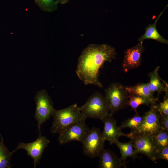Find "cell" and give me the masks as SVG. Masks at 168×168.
<instances>
[{"label": "cell", "mask_w": 168, "mask_h": 168, "mask_svg": "<svg viewBox=\"0 0 168 168\" xmlns=\"http://www.w3.org/2000/svg\"><path fill=\"white\" fill-rule=\"evenodd\" d=\"M117 54L115 48L109 44H89L78 58L76 70L77 76L86 85L103 87L99 77L100 69L105 62L115 59Z\"/></svg>", "instance_id": "6da1fadb"}, {"label": "cell", "mask_w": 168, "mask_h": 168, "mask_svg": "<svg viewBox=\"0 0 168 168\" xmlns=\"http://www.w3.org/2000/svg\"><path fill=\"white\" fill-rule=\"evenodd\" d=\"M51 116L53 121L50 131L52 133L59 134L73 124L85 120L77 104L59 110L54 108Z\"/></svg>", "instance_id": "7a4b0ae2"}, {"label": "cell", "mask_w": 168, "mask_h": 168, "mask_svg": "<svg viewBox=\"0 0 168 168\" xmlns=\"http://www.w3.org/2000/svg\"><path fill=\"white\" fill-rule=\"evenodd\" d=\"M83 118L98 119L102 121L110 115L109 107L105 97L100 92L92 94L86 102L79 107Z\"/></svg>", "instance_id": "3957f363"}, {"label": "cell", "mask_w": 168, "mask_h": 168, "mask_svg": "<svg viewBox=\"0 0 168 168\" xmlns=\"http://www.w3.org/2000/svg\"><path fill=\"white\" fill-rule=\"evenodd\" d=\"M105 93L104 97L109 107L110 115H112L126 106L129 94L125 86L120 83H111L105 89Z\"/></svg>", "instance_id": "277c9868"}, {"label": "cell", "mask_w": 168, "mask_h": 168, "mask_svg": "<svg viewBox=\"0 0 168 168\" xmlns=\"http://www.w3.org/2000/svg\"><path fill=\"white\" fill-rule=\"evenodd\" d=\"M35 100L36 109L34 118L37 122L38 130L40 133L41 125L51 116L54 108L53 103L51 97L44 89L36 93Z\"/></svg>", "instance_id": "5b68a950"}, {"label": "cell", "mask_w": 168, "mask_h": 168, "mask_svg": "<svg viewBox=\"0 0 168 168\" xmlns=\"http://www.w3.org/2000/svg\"><path fill=\"white\" fill-rule=\"evenodd\" d=\"M105 142L98 128L89 129L82 142L84 154L91 158L98 157L104 148Z\"/></svg>", "instance_id": "8992f818"}, {"label": "cell", "mask_w": 168, "mask_h": 168, "mask_svg": "<svg viewBox=\"0 0 168 168\" xmlns=\"http://www.w3.org/2000/svg\"><path fill=\"white\" fill-rule=\"evenodd\" d=\"M143 116V120L140 125L136 129L131 131L128 135L145 133L152 135L161 129L160 114L157 110L156 104L150 105V110Z\"/></svg>", "instance_id": "52a82bcc"}, {"label": "cell", "mask_w": 168, "mask_h": 168, "mask_svg": "<svg viewBox=\"0 0 168 168\" xmlns=\"http://www.w3.org/2000/svg\"><path fill=\"white\" fill-rule=\"evenodd\" d=\"M49 142V140L45 137L43 136L40 133H39L36 139L32 142H19L13 151L15 152L21 149L25 150L27 152V155L33 159L34 167L35 168L37 164L40 163L44 152Z\"/></svg>", "instance_id": "ba28073f"}, {"label": "cell", "mask_w": 168, "mask_h": 168, "mask_svg": "<svg viewBox=\"0 0 168 168\" xmlns=\"http://www.w3.org/2000/svg\"><path fill=\"white\" fill-rule=\"evenodd\" d=\"M85 120L82 119L78 121L59 133L58 140L59 143L64 144L73 141L82 142L89 129Z\"/></svg>", "instance_id": "9c48e42d"}, {"label": "cell", "mask_w": 168, "mask_h": 168, "mask_svg": "<svg viewBox=\"0 0 168 168\" xmlns=\"http://www.w3.org/2000/svg\"><path fill=\"white\" fill-rule=\"evenodd\" d=\"M127 137L132 140L134 147L138 154L145 155L153 161H156L155 155L156 149L151 135L145 133L132 135L127 134Z\"/></svg>", "instance_id": "30bf717a"}, {"label": "cell", "mask_w": 168, "mask_h": 168, "mask_svg": "<svg viewBox=\"0 0 168 168\" xmlns=\"http://www.w3.org/2000/svg\"><path fill=\"white\" fill-rule=\"evenodd\" d=\"M143 42H139L135 46L125 51L122 65L124 72L136 68L141 65L142 54L144 50Z\"/></svg>", "instance_id": "8fae6325"}, {"label": "cell", "mask_w": 168, "mask_h": 168, "mask_svg": "<svg viewBox=\"0 0 168 168\" xmlns=\"http://www.w3.org/2000/svg\"><path fill=\"white\" fill-rule=\"evenodd\" d=\"M103 123V129L101 135L104 139L108 141L110 144L115 143L121 136L127 137V134L123 133L121 129L117 125V121L109 115L101 121Z\"/></svg>", "instance_id": "7c38bea8"}, {"label": "cell", "mask_w": 168, "mask_h": 168, "mask_svg": "<svg viewBox=\"0 0 168 168\" xmlns=\"http://www.w3.org/2000/svg\"><path fill=\"white\" fill-rule=\"evenodd\" d=\"M98 157L99 158V168H120L123 166L120 158L109 150L104 148Z\"/></svg>", "instance_id": "4fadbf2b"}, {"label": "cell", "mask_w": 168, "mask_h": 168, "mask_svg": "<svg viewBox=\"0 0 168 168\" xmlns=\"http://www.w3.org/2000/svg\"><path fill=\"white\" fill-rule=\"evenodd\" d=\"M160 68V66H157L153 71L149 72L148 76L150 80L147 83L149 89L152 93L155 92H158V99L162 92L168 93L167 83L162 79L158 74V71Z\"/></svg>", "instance_id": "5bb4252c"}, {"label": "cell", "mask_w": 168, "mask_h": 168, "mask_svg": "<svg viewBox=\"0 0 168 168\" xmlns=\"http://www.w3.org/2000/svg\"><path fill=\"white\" fill-rule=\"evenodd\" d=\"M125 88L129 95H136L143 98L149 101L151 105L156 104L158 100V99L154 96L153 93L149 89L147 83H139L134 86H125Z\"/></svg>", "instance_id": "9a60e30c"}, {"label": "cell", "mask_w": 168, "mask_h": 168, "mask_svg": "<svg viewBox=\"0 0 168 168\" xmlns=\"http://www.w3.org/2000/svg\"><path fill=\"white\" fill-rule=\"evenodd\" d=\"M167 7L161 12L153 23L149 24L146 27L145 33L138 39L139 42H143L144 40L146 39H152L162 44H168V40L166 39L160 34L156 27L158 21Z\"/></svg>", "instance_id": "2e32d148"}, {"label": "cell", "mask_w": 168, "mask_h": 168, "mask_svg": "<svg viewBox=\"0 0 168 168\" xmlns=\"http://www.w3.org/2000/svg\"><path fill=\"white\" fill-rule=\"evenodd\" d=\"M115 143L120 150L121 156L120 158L124 167H126V160L127 158L130 157L134 159L137 157L138 154L134 147L131 140L126 143L121 142L118 140Z\"/></svg>", "instance_id": "e0dca14e"}, {"label": "cell", "mask_w": 168, "mask_h": 168, "mask_svg": "<svg viewBox=\"0 0 168 168\" xmlns=\"http://www.w3.org/2000/svg\"><path fill=\"white\" fill-rule=\"evenodd\" d=\"M0 168H11L12 167L11 159L13 151L10 152L4 143V138L0 134Z\"/></svg>", "instance_id": "ac0fdd59"}, {"label": "cell", "mask_w": 168, "mask_h": 168, "mask_svg": "<svg viewBox=\"0 0 168 168\" xmlns=\"http://www.w3.org/2000/svg\"><path fill=\"white\" fill-rule=\"evenodd\" d=\"M151 137L156 149L168 146V131L161 128Z\"/></svg>", "instance_id": "d6986e66"}, {"label": "cell", "mask_w": 168, "mask_h": 168, "mask_svg": "<svg viewBox=\"0 0 168 168\" xmlns=\"http://www.w3.org/2000/svg\"><path fill=\"white\" fill-rule=\"evenodd\" d=\"M135 115L122 123L119 127L121 129L124 128H129L131 131L137 129L141 124L143 119V116H140L137 110L135 111Z\"/></svg>", "instance_id": "ffe728a7"}, {"label": "cell", "mask_w": 168, "mask_h": 168, "mask_svg": "<svg viewBox=\"0 0 168 168\" xmlns=\"http://www.w3.org/2000/svg\"><path fill=\"white\" fill-rule=\"evenodd\" d=\"M36 4L42 11L51 12L56 10L59 4L58 0H34Z\"/></svg>", "instance_id": "44dd1931"}, {"label": "cell", "mask_w": 168, "mask_h": 168, "mask_svg": "<svg viewBox=\"0 0 168 168\" xmlns=\"http://www.w3.org/2000/svg\"><path fill=\"white\" fill-rule=\"evenodd\" d=\"M149 105L151 103L147 100L140 96L133 95H129L126 105L130 106L135 111L141 105Z\"/></svg>", "instance_id": "7402d4cb"}, {"label": "cell", "mask_w": 168, "mask_h": 168, "mask_svg": "<svg viewBox=\"0 0 168 168\" xmlns=\"http://www.w3.org/2000/svg\"><path fill=\"white\" fill-rule=\"evenodd\" d=\"M157 110L160 115H168V93H166L163 100L156 105Z\"/></svg>", "instance_id": "603a6c76"}, {"label": "cell", "mask_w": 168, "mask_h": 168, "mask_svg": "<svg viewBox=\"0 0 168 168\" xmlns=\"http://www.w3.org/2000/svg\"><path fill=\"white\" fill-rule=\"evenodd\" d=\"M155 158L156 160L161 159L168 161V146L156 149Z\"/></svg>", "instance_id": "cb8c5ba5"}, {"label": "cell", "mask_w": 168, "mask_h": 168, "mask_svg": "<svg viewBox=\"0 0 168 168\" xmlns=\"http://www.w3.org/2000/svg\"><path fill=\"white\" fill-rule=\"evenodd\" d=\"M159 122L161 128L168 131V115L160 114Z\"/></svg>", "instance_id": "d4e9b609"}, {"label": "cell", "mask_w": 168, "mask_h": 168, "mask_svg": "<svg viewBox=\"0 0 168 168\" xmlns=\"http://www.w3.org/2000/svg\"><path fill=\"white\" fill-rule=\"evenodd\" d=\"M69 0H58L59 4L64 5L67 3Z\"/></svg>", "instance_id": "484cf974"}]
</instances>
